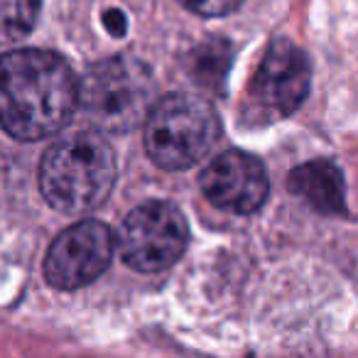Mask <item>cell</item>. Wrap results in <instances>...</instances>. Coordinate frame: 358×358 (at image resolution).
Listing matches in <instances>:
<instances>
[{
  "label": "cell",
  "mask_w": 358,
  "mask_h": 358,
  "mask_svg": "<svg viewBox=\"0 0 358 358\" xmlns=\"http://www.w3.org/2000/svg\"><path fill=\"white\" fill-rule=\"evenodd\" d=\"M106 25H108V30L113 32L115 37L125 35V20H123V15H120L118 10L106 13Z\"/></svg>",
  "instance_id": "13"
},
{
  "label": "cell",
  "mask_w": 358,
  "mask_h": 358,
  "mask_svg": "<svg viewBox=\"0 0 358 358\" xmlns=\"http://www.w3.org/2000/svg\"><path fill=\"white\" fill-rule=\"evenodd\" d=\"M115 174V152L101 133L76 130L42 155L40 192L55 211L79 216L108 199Z\"/></svg>",
  "instance_id": "2"
},
{
  "label": "cell",
  "mask_w": 358,
  "mask_h": 358,
  "mask_svg": "<svg viewBox=\"0 0 358 358\" xmlns=\"http://www.w3.org/2000/svg\"><path fill=\"white\" fill-rule=\"evenodd\" d=\"M312 86V64L297 45L275 40L250 84L248 103L260 120L285 118L302 106Z\"/></svg>",
  "instance_id": "6"
},
{
  "label": "cell",
  "mask_w": 358,
  "mask_h": 358,
  "mask_svg": "<svg viewBox=\"0 0 358 358\" xmlns=\"http://www.w3.org/2000/svg\"><path fill=\"white\" fill-rule=\"evenodd\" d=\"M287 187L294 196L307 201L319 214L336 216L346 211L343 204V177L336 164L327 159H312L294 167L287 177Z\"/></svg>",
  "instance_id": "9"
},
{
  "label": "cell",
  "mask_w": 358,
  "mask_h": 358,
  "mask_svg": "<svg viewBox=\"0 0 358 358\" xmlns=\"http://www.w3.org/2000/svg\"><path fill=\"white\" fill-rule=\"evenodd\" d=\"M231 62H234V47H231V42L209 40L192 52L187 66H189V74L194 76V81H199L201 86H206L211 91H219L224 89Z\"/></svg>",
  "instance_id": "10"
},
{
  "label": "cell",
  "mask_w": 358,
  "mask_h": 358,
  "mask_svg": "<svg viewBox=\"0 0 358 358\" xmlns=\"http://www.w3.org/2000/svg\"><path fill=\"white\" fill-rule=\"evenodd\" d=\"M157 103L150 69L130 57L94 64L79 81V108L101 133H130L145 123Z\"/></svg>",
  "instance_id": "3"
},
{
  "label": "cell",
  "mask_w": 358,
  "mask_h": 358,
  "mask_svg": "<svg viewBox=\"0 0 358 358\" xmlns=\"http://www.w3.org/2000/svg\"><path fill=\"white\" fill-rule=\"evenodd\" d=\"M42 0H0V45L22 42L40 20Z\"/></svg>",
  "instance_id": "11"
},
{
  "label": "cell",
  "mask_w": 358,
  "mask_h": 358,
  "mask_svg": "<svg viewBox=\"0 0 358 358\" xmlns=\"http://www.w3.org/2000/svg\"><path fill=\"white\" fill-rule=\"evenodd\" d=\"M179 3L201 17H224L234 13L243 0H179Z\"/></svg>",
  "instance_id": "12"
},
{
  "label": "cell",
  "mask_w": 358,
  "mask_h": 358,
  "mask_svg": "<svg viewBox=\"0 0 358 358\" xmlns=\"http://www.w3.org/2000/svg\"><path fill=\"white\" fill-rule=\"evenodd\" d=\"M115 253L113 231L101 221H79L57 236L45 260V278L57 289L91 285L110 265Z\"/></svg>",
  "instance_id": "7"
},
{
  "label": "cell",
  "mask_w": 358,
  "mask_h": 358,
  "mask_svg": "<svg viewBox=\"0 0 358 358\" xmlns=\"http://www.w3.org/2000/svg\"><path fill=\"white\" fill-rule=\"evenodd\" d=\"M204 196L229 214H255L270 192L268 172L258 157L229 150L214 157L199 177Z\"/></svg>",
  "instance_id": "8"
},
{
  "label": "cell",
  "mask_w": 358,
  "mask_h": 358,
  "mask_svg": "<svg viewBox=\"0 0 358 358\" xmlns=\"http://www.w3.org/2000/svg\"><path fill=\"white\" fill-rule=\"evenodd\" d=\"M221 135L214 106L192 94H169L145 120V150L164 169H189L211 152Z\"/></svg>",
  "instance_id": "4"
},
{
  "label": "cell",
  "mask_w": 358,
  "mask_h": 358,
  "mask_svg": "<svg viewBox=\"0 0 358 358\" xmlns=\"http://www.w3.org/2000/svg\"><path fill=\"white\" fill-rule=\"evenodd\" d=\"M189 226L177 206L148 201L125 216L115 245L128 268L138 273H162L187 250Z\"/></svg>",
  "instance_id": "5"
},
{
  "label": "cell",
  "mask_w": 358,
  "mask_h": 358,
  "mask_svg": "<svg viewBox=\"0 0 358 358\" xmlns=\"http://www.w3.org/2000/svg\"><path fill=\"white\" fill-rule=\"evenodd\" d=\"M79 108V79L50 50H13L0 57V125L17 140L57 135Z\"/></svg>",
  "instance_id": "1"
}]
</instances>
